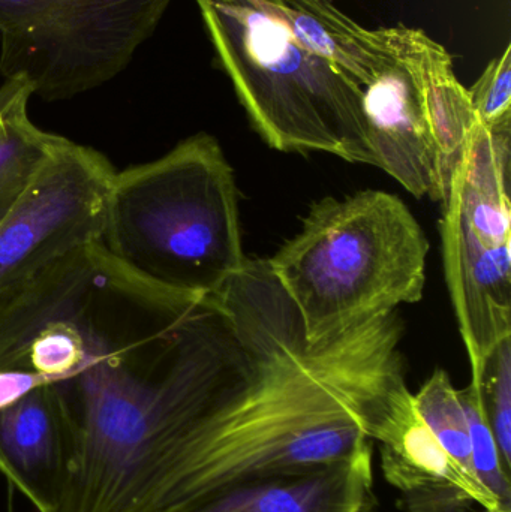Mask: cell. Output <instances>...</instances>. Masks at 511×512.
<instances>
[{"instance_id":"1","label":"cell","mask_w":511,"mask_h":512,"mask_svg":"<svg viewBox=\"0 0 511 512\" xmlns=\"http://www.w3.org/2000/svg\"><path fill=\"white\" fill-rule=\"evenodd\" d=\"M27 369L56 379L75 451L53 512H122L144 463L263 354L267 303L248 291H171L93 243L3 303Z\"/></svg>"},{"instance_id":"2","label":"cell","mask_w":511,"mask_h":512,"mask_svg":"<svg viewBox=\"0 0 511 512\" xmlns=\"http://www.w3.org/2000/svg\"><path fill=\"white\" fill-rule=\"evenodd\" d=\"M402 333L395 310L311 345L282 289L257 372L144 463L122 512H189L372 453L375 421L407 384Z\"/></svg>"},{"instance_id":"3","label":"cell","mask_w":511,"mask_h":512,"mask_svg":"<svg viewBox=\"0 0 511 512\" xmlns=\"http://www.w3.org/2000/svg\"><path fill=\"white\" fill-rule=\"evenodd\" d=\"M102 248L141 279L212 295L248 261L233 168L206 132L146 164L116 171Z\"/></svg>"},{"instance_id":"4","label":"cell","mask_w":511,"mask_h":512,"mask_svg":"<svg viewBox=\"0 0 511 512\" xmlns=\"http://www.w3.org/2000/svg\"><path fill=\"white\" fill-rule=\"evenodd\" d=\"M429 243L404 201L383 191L324 198L267 259L311 345L422 300Z\"/></svg>"},{"instance_id":"5","label":"cell","mask_w":511,"mask_h":512,"mask_svg":"<svg viewBox=\"0 0 511 512\" xmlns=\"http://www.w3.org/2000/svg\"><path fill=\"white\" fill-rule=\"evenodd\" d=\"M197 3L218 62L270 147L374 165L362 87L302 47L284 0Z\"/></svg>"},{"instance_id":"6","label":"cell","mask_w":511,"mask_h":512,"mask_svg":"<svg viewBox=\"0 0 511 512\" xmlns=\"http://www.w3.org/2000/svg\"><path fill=\"white\" fill-rule=\"evenodd\" d=\"M510 140L477 122L443 203L444 271L473 382L511 337Z\"/></svg>"},{"instance_id":"7","label":"cell","mask_w":511,"mask_h":512,"mask_svg":"<svg viewBox=\"0 0 511 512\" xmlns=\"http://www.w3.org/2000/svg\"><path fill=\"white\" fill-rule=\"evenodd\" d=\"M173 0H0V71L33 96L74 98L113 80Z\"/></svg>"},{"instance_id":"8","label":"cell","mask_w":511,"mask_h":512,"mask_svg":"<svg viewBox=\"0 0 511 512\" xmlns=\"http://www.w3.org/2000/svg\"><path fill=\"white\" fill-rule=\"evenodd\" d=\"M114 173L98 150L63 138L0 218V301L101 240Z\"/></svg>"},{"instance_id":"9","label":"cell","mask_w":511,"mask_h":512,"mask_svg":"<svg viewBox=\"0 0 511 512\" xmlns=\"http://www.w3.org/2000/svg\"><path fill=\"white\" fill-rule=\"evenodd\" d=\"M372 441L380 442L387 483L404 495L410 512L510 511L471 478L441 447L417 412L414 394L402 385L375 421Z\"/></svg>"},{"instance_id":"10","label":"cell","mask_w":511,"mask_h":512,"mask_svg":"<svg viewBox=\"0 0 511 512\" xmlns=\"http://www.w3.org/2000/svg\"><path fill=\"white\" fill-rule=\"evenodd\" d=\"M74 451V423L54 382L0 409V474L36 511L56 508Z\"/></svg>"},{"instance_id":"11","label":"cell","mask_w":511,"mask_h":512,"mask_svg":"<svg viewBox=\"0 0 511 512\" xmlns=\"http://www.w3.org/2000/svg\"><path fill=\"white\" fill-rule=\"evenodd\" d=\"M381 38L389 50V62L371 84L362 87L374 167L392 176L414 197L428 195L441 201L437 153L416 86L383 33Z\"/></svg>"},{"instance_id":"12","label":"cell","mask_w":511,"mask_h":512,"mask_svg":"<svg viewBox=\"0 0 511 512\" xmlns=\"http://www.w3.org/2000/svg\"><path fill=\"white\" fill-rule=\"evenodd\" d=\"M381 33L416 86L437 153L443 204L477 125L468 89L456 77L449 51L422 29L381 27Z\"/></svg>"},{"instance_id":"13","label":"cell","mask_w":511,"mask_h":512,"mask_svg":"<svg viewBox=\"0 0 511 512\" xmlns=\"http://www.w3.org/2000/svg\"><path fill=\"white\" fill-rule=\"evenodd\" d=\"M372 489V453L339 465L228 490L189 512H363Z\"/></svg>"},{"instance_id":"14","label":"cell","mask_w":511,"mask_h":512,"mask_svg":"<svg viewBox=\"0 0 511 512\" xmlns=\"http://www.w3.org/2000/svg\"><path fill=\"white\" fill-rule=\"evenodd\" d=\"M297 41L357 86L378 77L390 54L380 29L369 30L336 8L332 0H284Z\"/></svg>"},{"instance_id":"15","label":"cell","mask_w":511,"mask_h":512,"mask_svg":"<svg viewBox=\"0 0 511 512\" xmlns=\"http://www.w3.org/2000/svg\"><path fill=\"white\" fill-rule=\"evenodd\" d=\"M32 96L20 77L8 78L0 89V218L65 138L33 125L27 114Z\"/></svg>"},{"instance_id":"16","label":"cell","mask_w":511,"mask_h":512,"mask_svg":"<svg viewBox=\"0 0 511 512\" xmlns=\"http://www.w3.org/2000/svg\"><path fill=\"white\" fill-rule=\"evenodd\" d=\"M414 405L444 451L471 478L479 480L474 471L470 429L461 394L443 369L435 370L419 393L414 394Z\"/></svg>"},{"instance_id":"17","label":"cell","mask_w":511,"mask_h":512,"mask_svg":"<svg viewBox=\"0 0 511 512\" xmlns=\"http://www.w3.org/2000/svg\"><path fill=\"white\" fill-rule=\"evenodd\" d=\"M468 429H470L473 466L480 483L498 499L501 507L510 510V471L504 465L503 457L498 450L482 391L477 385L470 384L465 390H459Z\"/></svg>"},{"instance_id":"18","label":"cell","mask_w":511,"mask_h":512,"mask_svg":"<svg viewBox=\"0 0 511 512\" xmlns=\"http://www.w3.org/2000/svg\"><path fill=\"white\" fill-rule=\"evenodd\" d=\"M477 385L504 465H511V337L498 343L483 364Z\"/></svg>"},{"instance_id":"19","label":"cell","mask_w":511,"mask_h":512,"mask_svg":"<svg viewBox=\"0 0 511 512\" xmlns=\"http://www.w3.org/2000/svg\"><path fill=\"white\" fill-rule=\"evenodd\" d=\"M477 122L491 132L511 131V45L468 89Z\"/></svg>"},{"instance_id":"20","label":"cell","mask_w":511,"mask_h":512,"mask_svg":"<svg viewBox=\"0 0 511 512\" xmlns=\"http://www.w3.org/2000/svg\"><path fill=\"white\" fill-rule=\"evenodd\" d=\"M44 384H53V382L38 373L0 372V409L11 405L33 388Z\"/></svg>"},{"instance_id":"21","label":"cell","mask_w":511,"mask_h":512,"mask_svg":"<svg viewBox=\"0 0 511 512\" xmlns=\"http://www.w3.org/2000/svg\"><path fill=\"white\" fill-rule=\"evenodd\" d=\"M498 512H510V511H498Z\"/></svg>"}]
</instances>
